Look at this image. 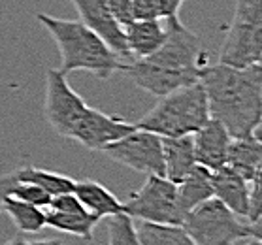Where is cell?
Wrapping results in <instances>:
<instances>
[{"label": "cell", "mask_w": 262, "mask_h": 245, "mask_svg": "<svg viewBox=\"0 0 262 245\" xmlns=\"http://www.w3.org/2000/svg\"><path fill=\"white\" fill-rule=\"evenodd\" d=\"M70 2L78 10L81 23L95 30L117 55L126 60H132V55L126 46L125 30L115 21L114 13L107 6V0H70Z\"/></svg>", "instance_id": "12"}, {"label": "cell", "mask_w": 262, "mask_h": 245, "mask_svg": "<svg viewBox=\"0 0 262 245\" xmlns=\"http://www.w3.org/2000/svg\"><path fill=\"white\" fill-rule=\"evenodd\" d=\"M227 166L238 172L244 180L251 181L260 175L262 170V147L260 132L251 136L232 138L227 153Z\"/></svg>", "instance_id": "16"}, {"label": "cell", "mask_w": 262, "mask_h": 245, "mask_svg": "<svg viewBox=\"0 0 262 245\" xmlns=\"http://www.w3.org/2000/svg\"><path fill=\"white\" fill-rule=\"evenodd\" d=\"M13 175H15L17 181L36 183L38 187H42L43 191H48L51 196H57V194H62V192H72L74 191V185H76V181L68 177V175H62V173L36 166L17 168V170H13Z\"/></svg>", "instance_id": "22"}, {"label": "cell", "mask_w": 262, "mask_h": 245, "mask_svg": "<svg viewBox=\"0 0 262 245\" xmlns=\"http://www.w3.org/2000/svg\"><path fill=\"white\" fill-rule=\"evenodd\" d=\"M13 177H15V175H13ZM8 194L19 198V200H25V202L34 204V206H40V208H46V206L51 202V194H49L48 191H43L42 187H38L36 183H30V181L13 180Z\"/></svg>", "instance_id": "24"}, {"label": "cell", "mask_w": 262, "mask_h": 245, "mask_svg": "<svg viewBox=\"0 0 262 245\" xmlns=\"http://www.w3.org/2000/svg\"><path fill=\"white\" fill-rule=\"evenodd\" d=\"M157 13L161 19H172L179 17V8L183 4V0H155Z\"/></svg>", "instance_id": "27"}, {"label": "cell", "mask_w": 262, "mask_h": 245, "mask_svg": "<svg viewBox=\"0 0 262 245\" xmlns=\"http://www.w3.org/2000/svg\"><path fill=\"white\" fill-rule=\"evenodd\" d=\"M43 209H46V227H51L57 232L72 234L81 239L93 238V230L100 221V217L91 213L74 192H62L51 196V202Z\"/></svg>", "instance_id": "10"}, {"label": "cell", "mask_w": 262, "mask_h": 245, "mask_svg": "<svg viewBox=\"0 0 262 245\" xmlns=\"http://www.w3.org/2000/svg\"><path fill=\"white\" fill-rule=\"evenodd\" d=\"M87 108L89 106L72 89L66 79V74L60 68L48 70L43 114L57 134H60L62 138H70Z\"/></svg>", "instance_id": "9"}, {"label": "cell", "mask_w": 262, "mask_h": 245, "mask_svg": "<svg viewBox=\"0 0 262 245\" xmlns=\"http://www.w3.org/2000/svg\"><path fill=\"white\" fill-rule=\"evenodd\" d=\"M211 189L213 196L219 198L232 213L245 219L249 217V181L244 180L230 166L211 170Z\"/></svg>", "instance_id": "14"}, {"label": "cell", "mask_w": 262, "mask_h": 245, "mask_svg": "<svg viewBox=\"0 0 262 245\" xmlns=\"http://www.w3.org/2000/svg\"><path fill=\"white\" fill-rule=\"evenodd\" d=\"M13 180H15V177H13V172L0 175V211H2V200H4V196L10 192V187H12Z\"/></svg>", "instance_id": "28"}, {"label": "cell", "mask_w": 262, "mask_h": 245, "mask_svg": "<svg viewBox=\"0 0 262 245\" xmlns=\"http://www.w3.org/2000/svg\"><path fill=\"white\" fill-rule=\"evenodd\" d=\"M132 17L134 19H157L159 17L155 0H132Z\"/></svg>", "instance_id": "26"}, {"label": "cell", "mask_w": 262, "mask_h": 245, "mask_svg": "<svg viewBox=\"0 0 262 245\" xmlns=\"http://www.w3.org/2000/svg\"><path fill=\"white\" fill-rule=\"evenodd\" d=\"M230 140L232 136L228 134L225 125L209 117L206 125L192 134V149H194L196 164H202L209 170L225 166Z\"/></svg>", "instance_id": "13"}, {"label": "cell", "mask_w": 262, "mask_h": 245, "mask_svg": "<svg viewBox=\"0 0 262 245\" xmlns=\"http://www.w3.org/2000/svg\"><path fill=\"white\" fill-rule=\"evenodd\" d=\"M168 36L155 53L132 59L125 74L153 96H164L176 89L200 81V72L208 64L200 38L185 27L179 17L166 19Z\"/></svg>", "instance_id": "1"}, {"label": "cell", "mask_w": 262, "mask_h": 245, "mask_svg": "<svg viewBox=\"0 0 262 245\" xmlns=\"http://www.w3.org/2000/svg\"><path fill=\"white\" fill-rule=\"evenodd\" d=\"M132 59H143L155 53L168 36L166 19H132L123 27Z\"/></svg>", "instance_id": "15"}, {"label": "cell", "mask_w": 262, "mask_h": 245, "mask_svg": "<svg viewBox=\"0 0 262 245\" xmlns=\"http://www.w3.org/2000/svg\"><path fill=\"white\" fill-rule=\"evenodd\" d=\"M107 6L121 27H125L134 19L132 17V0H107Z\"/></svg>", "instance_id": "25"}, {"label": "cell", "mask_w": 262, "mask_h": 245, "mask_svg": "<svg viewBox=\"0 0 262 245\" xmlns=\"http://www.w3.org/2000/svg\"><path fill=\"white\" fill-rule=\"evenodd\" d=\"M107 219V239L110 243H126L136 245V225H134V217H130L126 211H119L114 215L106 217Z\"/></svg>", "instance_id": "23"}, {"label": "cell", "mask_w": 262, "mask_h": 245, "mask_svg": "<svg viewBox=\"0 0 262 245\" xmlns=\"http://www.w3.org/2000/svg\"><path fill=\"white\" fill-rule=\"evenodd\" d=\"M138 243L142 245H192L181 225L140 221L136 225Z\"/></svg>", "instance_id": "21"}, {"label": "cell", "mask_w": 262, "mask_h": 245, "mask_svg": "<svg viewBox=\"0 0 262 245\" xmlns=\"http://www.w3.org/2000/svg\"><path fill=\"white\" fill-rule=\"evenodd\" d=\"M123 206L138 221L181 225L185 217L178 202V185L157 173H149L145 183Z\"/></svg>", "instance_id": "7"}, {"label": "cell", "mask_w": 262, "mask_h": 245, "mask_svg": "<svg viewBox=\"0 0 262 245\" xmlns=\"http://www.w3.org/2000/svg\"><path fill=\"white\" fill-rule=\"evenodd\" d=\"M134 128L136 125L117 115H107L96 108H87L72 132L70 140H76L91 151H102L107 144L123 138Z\"/></svg>", "instance_id": "11"}, {"label": "cell", "mask_w": 262, "mask_h": 245, "mask_svg": "<svg viewBox=\"0 0 262 245\" xmlns=\"http://www.w3.org/2000/svg\"><path fill=\"white\" fill-rule=\"evenodd\" d=\"M40 23L48 29L60 53V70L64 74L85 70L96 78L107 79L115 72H125L130 60L123 59L102 40L95 30L81 21L51 17L38 13Z\"/></svg>", "instance_id": "3"}, {"label": "cell", "mask_w": 262, "mask_h": 245, "mask_svg": "<svg viewBox=\"0 0 262 245\" xmlns=\"http://www.w3.org/2000/svg\"><path fill=\"white\" fill-rule=\"evenodd\" d=\"M262 60V0H236L232 27L221 46L219 62L247 68Z\"/></svg>", "instance_id": "6"}, {"label": "cell", "mask_w": 262, "mask_h": 245, "mask_svg": "<svg viewBox=\"0 0 262 245\" xmlns=\"http://www.w3.org/2000/svg\"><path fill=\"white\" fill-rule=\"evenodd\" d=\"M72 192L78 196L79 202L83 204L91 213L98 215L100 219H106V217L114 215V213L125 211L123 202L115 196L114 192L107 191L100 181H95V180L76 181V185H74V191Z\"/></svg>", "instance_id": "18"}, {"label": "cell", "mask_w": 262, "mask_h": 245, "mask_svg": "<svg viewBox=\"0 0 262 245\" xmlns=\"http://www.w3.org/2000/svg\"><path fill=\"white\" fill-rule=\"evenodd\" d=\"M176 185H178V202L183 215H187L192 208H196L204 200L213 196L211 170L202 164H194L191 172Z\"/></svg>", "instance_id": "19"}, {"label": "cell", "mask_w": 262, "mask_h": 245, "mask_svg": "<svg viewBox=\"0 0 262 245\" xmlns=\"http://www.w3.org/2000/svg\"><path fill=\"white\" fill-rule=\"evenodd\" d=\"M112 161L130 168L140 173H157L164 175V159H162V142L155 132L134 128L123 138L115 140L104 147Z\"/></svg>", "instance_id": "8"}, {"label": "cell", "mask_w": 262, "mask_h": 245, "mask_svg": "<svg viewBox=\"0 0 262 245\" xmlns=\"http://www.w3.org/2000/svg\"><path fill=\"white\" fill-rule=\"evenodd\" d=\"M209 119L208 96L200 81L164 96L136 123V128L159 136H191Z\"/></svg>", "instance_id": "4"}, {"label": "cell", "mask_w": 262, "mask_h": 245, "mask_svg": "<svg viewBox=\"0 0 262 245\" xmlns=\"http://www.w3.org/2000/svg\"><path fill=\"white\" fill-rule=\"evenodd\" d=\"M200 83L208 96L209 117L221 121L230 136L242 138L260 132V62L247 68L208 62L200 72Z\"/></svg>", "instance_id": "2"}, {"label": "cell", "mask_w": 262, "mask_h": 245, "mask_svg": "<svg viewBox=\"0 0 262 245\" xmlns=\"http://www.w3.org/2000/svg\"><path fill=\"white\" fill-rule=\"evenodd\" d=\"M162 159H164V177L179 183L196 164L191 136H161Z\"/></svg>", "instance_id": "17"}, {"label": "cell", "mask_w": 262, "mask_h": 245, "mask_svg": "<svg viewBox=\"0 0 262 245\" xmlns=\"http://www.w3.org/2000/svg\"><path fill=\"white\" fill-rule=\"evenodd\" d=\"M192 245L262 243V222H249L232 213L219 198H208L192 208L181 221Z\"/></svg>", "instance_id": "5"}, {"label": "cell", "mask_w": 262, "mask_h": 245, "mask_svg": "<svg viewBox=\"0 0 262 245\" xmlns=\"http://www.w3.org/2000/svg\"><path fill=\"white\" fill-rule=\"evenodd\" d=\"M2 211L12 219L19 232L38 234L46 228V209L40 206L6 194L2 200Z\"/></svg>", "instance_id": "20"}]
</instances>
